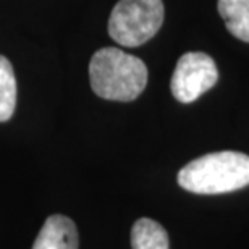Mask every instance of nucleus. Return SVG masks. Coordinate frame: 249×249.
I'll use <instances>...</instances> for the list:
<instances>
[{"label":"nucleus","mask_w":249,"mask_h":249,"mask_svg":"<svg viewBox=\"0 0 249 249\" xmlns=\"http://www.w3.org/2000/svg\"><path fill=\"white\" fill-rule=\"evenodd\" d=\"M89 81L99 97L131 102L141 96L147 84V68L141 58L117 47H104L89 63Z\"/></svg>","instance_id":"obj_1"},{"label":"nucleus","mask_w":249,"mask_h":249,"mask_svg":"<svg viewBox=\"0 0 249 249\" xmlns=\"http://www.w3.org/2000/svg\"><path fill=\"white\" fill-rule=\"evenodd\" d=\"M178 185L194 194H225L249 185V156L235 151L194 159L178 172Z\"/></svg>","instance_id":"obj_2"},{"label":"nucleus","mask_w":249,"mask_h":249,"mask_svg":"<svg viewBox=\"0 0 249 249\" xmlns=\"http://www.w3.org/2000/svg\"><path fill=\"white\" fill-rule=\"evenodd\" d=\"M163 23L162 0H120L108 18V34L118 46L139 47Z\"/></svg>","instance_id":"obj_3"},{"label":"nucleus","mask_w":249,"mask_h":249,"mask_svg":"<svg viewBox=\"0 0 249 249\" xmlns=\"http://www.w3.org/2000/svg\"><path fill=\"white\" fill-rule=\"evenodd\" d=\"M218 81V70L212 57L202 52H188L180 57L173 71L170 89L181 104H191Z\"/></svg>","instance_id":"obj_4"},{"label":"nucleus","mask_w":249,"mask_h":249,"mask_svg":"<svg viewBox=\"0 0 249 249\" xmlns=\"http://www.w3.org/2000/svg\"><path fill=\"white\" fill-rule=\"evenodd\" d=\"M79 236L74 222L65 215H51L41 228L33 249H78Z\"/></svg>","instance_id":"obj_5"},{"label":"nucleus","mask_w":249,"mask_h":249,"mask_svg":"<svg viewBox=\"0 0 249 249\" xmlns=\"http://www.w3.org/2000/svg\"><path fill=\"white\" fill-rule=\"evenodd\" d=\"M133 249H170L168 235L160 223L151 218H139L131 228Z\"/></svg>","instance_id":"obj_6"},{"label":"nucleus","mask_w":249,"mask_h":249,"mask_svg":"<svg viewBox=\"0 0 249 249\" xmlns=\"http://www.w3.org/2000/svg\"><path fill=\"white\" fill-rule=\"evenodd\" d=\"M218 13L233 36L249 42V0H218Z\"/></svg>","instance_id":"obj_7"},{"label":"nucleus","mask_w":249,"mask_h":249,"mask_svg":"<svg viewBox=\"0 0 249 249\" xmlns=\"http://www.w3.org/2000/svg\"><path fill=\"white\" fill-rule=\"evenodd\" d=\"M17 107V78L12 63L0 55V122H8Z\"/></svg>","instance_id":"obj_8"}]
</instances>
